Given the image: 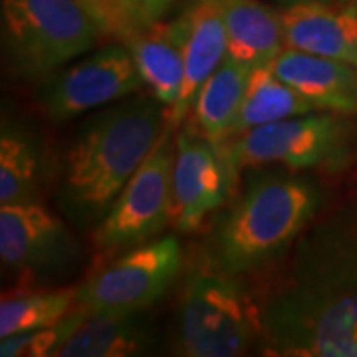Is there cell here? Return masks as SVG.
Instances as JSON below:
<instances>
[{"label": "cell", "mask_w": 357, "mask_h": 357, "mask_svg": "<svg viewBox=\"0 0 357 357\" xmlns=\"http://www.w3.org/2000/svg\"><path fill=\"white\" fill-rule=\"evenodd\" d=\"M258 302V354L357 357V206L310 225Z\"/></svg>", "instance_id": "6da1fadb"}, {"label": "cell", "mask_w": 357, "mask_h": 357, "mask_svg": "<svg viewBox=\"0 0 357 357\" xmlns=\"http://www.w3.org/2000/svg\"><path fill=\"white\" fill-rule=\"evenodd\" d=\"M167 107L151 98L109 103L82 123L60 167L56 201L76 229L93 230L165 128Z\"/></svg>", "instance_id": "7a4b0ae2"}, {"label": "cell", "mask_w": 357, "mask_h": 357, "mask_svg": "<svg viewBox=\"0 0 357 357\" xmlns=\"http://www.w3.org/2000/svg\"><path fill=\"white\" fill-rule=\"evenodd\" d=\"M321 201L314 178L292 169L258 167L215 218L201 258L238 278L274 264L318 217Z\"/></svg>", "instance_id": "3957f363"}, {"label": "cell", "mask_w": 357, "mask_h": 357, "mask_svg": "<svg viewBox=\"0 0 357 357\" xmlns=\"http://www.w3.org/2000/svg\"><path fill=\"white\" fill-rule=\"evenodd\" d=\"M260 312L238 276L192 264L178 296L173 351L185 357H236L256 349Z\"/></svg>", "instance_id": "277c9868"}, {"label": "cell", "mask_w": 357, "mask_h": 357, "mask_svg": "<svg viewBox=\"0 0 357 357\" xmlns=\"http://www.w3.org/2000/svg\"><path fill=\"white\" fill-rule=\"evenodd\" d=\"M2 62L24 82H44L88 54L102 30L77 0H0Z\"/></svg>", "instance_id": "5b68a950"}, {"label": "cell", "mask_w": 357, "mask_h": 357, "mask_svg": "<svg viewBox=\"0 0 357 357\" xmlns=\"http://www.w3.org/2000/svg\"><path fill=\"white\" fill-rule=\"evenodd\" d=\"M238 171L278 165L292 171H344L357 157V123L351 115L310 112L250 129L227 141Z\"/></svg>", "instance_id": "8992f818"}, {"label": "cell", "mask_w": 357, "mask_h": 357, "mask_svg": "<svg viewBox=\"0 0 357 357\" xmlns=\"http://www.w3.org/2000/svg\"><path fill=\"white\" fill-rule=\"evenodd\" d=\"M175 128L167 121L151 153L129 178L102 222L91 230L93 246L105 260L149 243L173 220Z\"/></svg>", "instance_id": "52a82bcc"}, {"label": "cell", "mask_w": 357, "mask_h": 357, "mask_svg": "<svg viewBox=\"0 0 357 357\" xmlns=\"http://www.w3.org/2000/svg\"><path fill=\"white\" fill-rule=\"evenodd\" d=\"M183 248L175 236L133 246L107 260L76 288V306L88 314L145 312L175 284Z\"/></svg>", "instance_id": "ba28073f"}, {"label": "cell", "mask_w": 357, "mask_h": 357, "mask_svg": "<svg viewBox=\"0 0 357 357\" xmlns=\"http://www.w3.org/2000/svg\"><path fill=\"white\" fill-rule=\"evenodd\" d=\"M241 171L230 159L227 143H215L195 123L181 126L173 161V222L192 232L215 211L229 203Z\"/></svg>", "instance_id": "9c48e42d"}, {"label": "cell", "mask_w": 357, "mask_h": 357, "mask_svg": "<svg viewBox=\"0 0 357 357\" xmlns=\"http://www.w3.org/2000/svg\"><path fill=\"white\" fill-rule=\"evenodd\" d=\"M143 86L131 52L126 44L117 42L89 54L77 64L64 66L44 79L36 100L52 121H70L77 115L126 100Z\"/></svg>", "instance_id": "30bf717a"}, {"label": "cell", "mask_w": 357, "mask_h": 357, "mask_svg": "<svg viewBox=\"0 0 357 357\" xmlns=\"http://www.w3.org/2000/svg\"><path fill=\"white\" fill-rule=\"evenodd\" d=\"M0 260L22 278H58L77 266L82 246L42 203L0 204Z\"/></svg>", "instance_id": "8fae6325"}, {"label": "cell", "mask_w": 357, "mask_h": 357, "mask_svg": "<svg viewBox=\"0 0 357 357\" xmlns=\"http://www.w3.org/2000/svg\"><path fill=\"white\" fill-rule=\"evenodd\" d=\"M286 48L357 68V10L337 2H302L282 13Z\"/></svg>", "instance_id": "7c38bea8"}, {"label": "cell", "mask_w": 357, "mask_h": 357, "mask_svg": "<svg viewBox=\"0 0 357 357\" xmlns=\"http://www.w3.org/2000/svg\"><path fill=\"white\" fill-rule=\"evenodd\" d=\"M272 68L319 112L357 115V68L354 66L286 48Z\"/></svg>", "instance_id": "4fadbf2b"}, {"label": "cell", "mask_w": 357, "mask_h": 357, "mask_svg": "<svg viewBox=\"0 0 357 357\" xmlns=\"http://www.w3.org/2000/svg\"><path fill=\"white\" fill-rule=\"evenodd\" d=\"M189 10L171 22H157L126 44L143 84L157 102L171 109L177 102L185 76V46Z\"/></svg>", "instance_id": "5bb4252c"}, {"label": "cell", "mask_w": 357, "mask_h": 357, "mask_svg": "<svg viewBox=\"0 0 357 357\" xmlns=\"http://www.w3.org/2000/svg\"><path fill=\"white\" fill-rule=\"evenodd\" d=\"M185 46V76L177 102L167 109V121L178 126L192 109L204 82L227 58V30L218 2H192Z\"/></svg>", "instance_id": "9a60e30c"}, {"label": "cell", "mask_w": 357, "mask_h": 357, "mask_svg": "<svg viewBox=\"0 0 357 357\" xmlns=\"http://www.w3.org/2000/svg\"><path fill=\"white\" fill-rule=\"evenodd\" d=\"M227 54L246 68L272 66L286 50L282 13L258 0H218Z\"/></svg>", "instance_id": "2e32d148"}, {"label": "cell", "mask_w": 357, "mask_h": 357, "mask_svg": "<svg viewBox=\"0 0 357 357\" xmlns=\"http://www.w3.org/2000/svg\"><path fill=\"white\" fill-rule=\"evenodd\" d=\"M48 181L42 137L13 117L0 129V204L40 203Z\"/></svg>", "instance_id": "e0dca14e"}, {"label": "cell", "mask_w": 357, "mask_h": 357, "mask_svg": "<svg viewBox=\"0 0 357 357\" xmlns=\"http://www.w3.org/2000/svg\"><path fill=\"white\" fill-rule=\"evenodd\" d=\"M155 330L143 312L88 314L58 357H129L155 351Z\"/></svg>", "instance_id": "ac0fdd59"}, {"label": "cell", "mask_w": 357, "mask_h": 357, "mask_svg": "<svg viewBox=\"0 0 357 357\" xmlns=\"http://www.w3.org/2000/svg\"><path fill=\"white\" fill-rule=\"evenodd\" d=\"M248 77L250 68L227 54L215 74L204 82L192 103V123L211 141L227 143L230 139Z\"/></svg>", "instance_id": "d6986e66"}, {"label": "cell", "mask_w": 357, "mask_h": 357, "mask_svg": "<svg viewBox=\"0 0 357 357\" xmlns=\"http://www.w3.org/2000/svg\"><path fill=\"white\" fill-rule=\"evenodd\" d=\"M316 112V107L290 88L272 66H260L250 70V77L244 89L243 103L232 126L230 139L243 135L246 131L262 126H270L288 117ZM229 139V141H230Z\"/></svg>", "instance_id": "ffe728a7"}, {"label": "cell", "mask_w": 357, "mask_h": 357, "mask_svg": "<svg viewBox=\"0 0 357 357\" xmlns=\"http://www.w3.org/2000/svg\"><path fill=\"white\" fill-rule=\"evenodd\" d=\"M76 307V290L4 296L0 304V337L30 332L64 319Z\"/></svg>", "instance_id": "44dd1931"}, {"label": "cell", "mask_w": 357, "mask_h": 357, "mask_svg": "<svg viewBox=\"0 0 357 357\" xmlns=\"http://www.w3.org/2000/svg\"><path fill=\"white\" fill-rule=\"evenodd\" d=\"M88 318V312L82 307H74L64 319L36 328L30 332L14 333L2 337L0 356L2 357H46L58 356L60 347L70 340V335L79 328V324Z\"/></svg>", "instance_id": "7402d4cb"}, {"label": "cell", "mask_w": 357, "mask_h": 357, "mask_svg": "<svg viewBox=\"0 0 357 357\" xmlns=\"http://www.w3.org/2000/svg\"><path fill=\"white\" fill-rule=\"evenodd\" d=\"M100 26L103 38L128 44L149 26L141 14L139 0H77Z\"/></svg>", "instance_id": "603a6c76"}, {"label": "cell", "mask_w": 357, "mask_h": 357, "mask_svg": "<svg viewBox=\"0 0 357 357\" xmlns=\"http://www.w3.org/2000/svg\"><path fill=\"white\" fill-rule=\"evenodd\" d=\"M173 4H175V0H139L145 24L153 26L157 22H163V18L173 8Z\"/></svg>", "instance_id": "cb8c5ba5"}, {"label": "cell", "mask_w": 357, "mask_h": 357, "mask_svg": "<svg viewBox=\"0 0 357 357\" xmlns=\"http://www.w3.org/2000/svg\"><path fill=\"white\" fill-rule=\"evenodd\" d=\"M282 6H292V4H302V2H335V0H278Z\"/></svg>", "instance_id": "d4e9b609"}, {"label": "cell", "mask_w": 357, "mask_h": 357, "mask_svg": "<svg viewBox=\"0 0 357 357\" xmlns=\"http://www.w3.org/2000/svg\"><path fill=\"white\" fill-rule=\"evenodd\" d=\"M337 4H342V6H349V8H356L357 10V0H335Z\"/></svg>", "instance_id": "484cf974"}, {"label": "cell", "mask_w": 357, "mask_h": 357, "mask_svg": "<svg viewBox=\"0 0 357 357\" xmlns=\"http://www.w3.org/2000/svg\"><path fill=\"white\" fill-rule=\"evenodd\" d=\"M192 2H218V0H192Z\"/></svg>", "instance_id": "4316f807"}]
</instances>
